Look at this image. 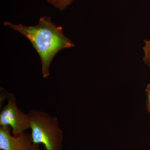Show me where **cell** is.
Masks as SVG:
<instances>
[{
	"label": "cell",
	"mask_w": 150,
	"mask_h": 150,
	"mask_svg": "<svg viewBox=\"0 0 150 150\" xmlns=\"http://www.w3.org/2000/svg\"><path fill=\"white\" fill-rule=\"evenodd\" d=\"M30 150H41L40 149L39 145L38 144H33Z\"/></svg>",
	"instance_id": "obj_8"
},
{
	"label": "cell",
	"mask_w": 150,
	"mask_h": 150,
	"mask_svg": "<svg viewBox=\"0 0 150 150\" xmlns=\"http://www.w3.org/2000/svg\"><path fill=\"white\" fill-rule=\"evenodd\" d=\"M146 92L147 96L146 101L147 109L150 114V83L148 85L146 89Z\"/></svg>",
	"instance_id": "obj_7"
},
{
	"label": "cell",
	"mask_w": 150,
	"mask_h": 150,
	"mask_svg": "<svg viewBox=\"0 0 150 150\" xmlns=\"http://www.w3.org/2000/svg\"><path fill=\"white\" fill-rule=\"evenodd\" d=\"M55 1V0H48V2L53 5V4H54V1Z\"/></svg>",
	"instance_id": "obj_9"
},
{
	"label": "cell",
	"mask_w": 150,
	"mask_h": 150,
	"mask_svg": "<svg viewBox=\"0 0 150 150\" xmlns=\"http://www.w3.org/2000/svg\"><path fill=\"white\" fill-rule=\"evenodd\" d=\"M4 24L21 33L31 42L40 56L44 78L50 75V65L56 54L63 49L75 46L64 35L63 28L53 23L50 17L40 18L35 26L17 25L8 21L4 22Z\"/></svg>",
	"instance_id": "obj_1"
},
{
	"label": "cell",
	"mask_w": 150,
	"mask_h": 150,
	"mask_svg": "<svg viewBox=\"0 0 150 150\" xmlns=\"http://www.w3.org/2000/svg\"><path fill=\"white\" fill-rule=\"evenodd\" d=\"M11 130L10 126H0V150H30L33 144L31 134L24 132L14 136Z\"/></svg>",
	"instance_id": "obj_4"
},
{
	"label": "cell",
	"mask_w": 150,
	"mask_h": 150,
	"mask_svg": "<svg viewBox=\"0 0 150 150\" xmlns=\"http://www.w3.org/2000/svg\"><path fill=\"white\" fill-rule=\"evenodd\" d=\"M27 114L33 144H42L45 150H62L63 130L57 117L37 110Z\"/></svg>",
	"instance_id": "obj_2"
},
{
	"label": "cell",
	"mask_w": 150,
	"mask_h": 150,
	"mask_svg": "<svg viewBox=\"0 0 150 150\" xmlns=\"http://www.w3.org/2000/svg\"><path fill=\"white\" fill-rule=\"evenodd\" d=\"M145 45L143 47L144 52V62L146 65L150 67V39L149 40H144Z\"/></svg>",
	"instance_id": "obj_5"
},
{
	"label": "cell",
	"mask_w": 150,
	"mask_h": 150,
	"mask_svg": "<svg viewBox=\"0 0 150 150\" xmlns=\"http://www.w3.org/2000/svg\"><path fill=\"white\" fill-rule=\"evenodd\" d=\"M7 104L0 112V126H10L14 136H18L30 129L29 118L17 105L16 97L8 93Z\"/></svg>",
	"instance_id": "obj_3"
},
{
	"label": "cell",
	"mask_w": 150,
	"mask_h": 150,
	"mask_svg": "<svg viewBox=\"0 0 150 150\" xmlns=\"http://www.w3.org/2000/svg\"><path fill=\"white\" fill-rule=\"evenodd\" d=\"M74 0H55L53 5L60 11L64 10L70 5Z\"/></svg>",
	"instance_id": "obj_6"
}]
</instances>
